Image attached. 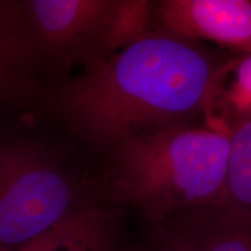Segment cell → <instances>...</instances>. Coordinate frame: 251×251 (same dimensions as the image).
<instances>
[{
  "instance_id": "1",
  "label": "cell",
  "mask_w": 251,
  "mask_h": 251,
  "mask_svg": "<svg viewBox=\"0 0 251 251\" xmlns=\"http://www.w3.org/2000/svg\"><path fill=\"white\" fill-rule=\"evenodd\" d=\"M230 61L196 41L152 30L49 87L35 109L97 162L128 137L191 126L206 114Z\"/></svg>"
},
{
  "instance_id": "2",
  "label": "cell",
  "mask_w": 251,
  "mask_h": 251,
  "mask_svg": "<svg viewBox=\"0 0 251 251\" xmlns=\"http://www.w3.org/2000/svg\"><path fill=\"white\" fill-rule=\"evenodd\" d=\"M97 162L35 109L0 118V251H19L94 202Z\"/></svg>"
},
{
  "instance_id": "3",
  "label": "cell",
  "mask_w": 251,
  "mask_h": 251,
  "mask_svg": "<svg viewBox=\"0 0 251 251\" xmlns=\"http://www.w3.org/2000/svg\"><path fill=\"white\" fill-rule=\"evenodd\" d=\"M229 134L181 127L128 137L97 161L102 200L159 226L175 214L220 205L227 185Z\"/></svg>"
},
{
  "instance_id": "4",
  "label": "cell",
  "mask_w": 251,
  "mask_h": 251,
  "mask_svg": "<svg viewBox=\"0 0 251 251\" xmlns=\"http://www.w3.org/2000/svg\"><path fill=\"white\" fill-rule=\"evenodd\" d=\"M24 5L52 85L111 55L108 31L117 0H24Z\"/></svg>"
},
{
  "instance_id": "5",
  "label": "cell",
  "mask_w": 251,
  "mask_h": 251,
  "mask_svg": "<svg viewBox=\"0 0 251 251\" xmlns=\"http://www.w3.org/2000/svg\"><path fill=\"white\" fill-rule=\"evenodd\" d=\"M51 86L24 0H0V118L34 107Z\"/></svg>"
},
{
  "instance_id": "6",
  "label": "cell",
  "mask_w": 251,
  "mask_h": 251,
  "mask_svg": "<svg viewBox=\"0 0 251 251\" xmlns=\"http://www.w3.org/2000/svg\"><path fill=\"white\" fill-rule=\"evenodd\" d=\"M153 29L191 41H209L243 55L251 52L249 0L153 1Z\"/></svg>"
},
{
  "instance_id": "7",
  "label": "cell",
  "mask_w": 251,
  "mask_h": 251,
  "mask_svg": "<svg viewBox=\"0 0 251 251\" xmlns=\"http://www.w3.org/2000/svg\"><path fill=\"white\" fill-rule=\"evenodd\" d=\"M128 216L107 201L94 202L19 251H130Z\"/></svg>"
},
{
  "instance_id": "8",
  "label": "cell",
  "mask_w": 251,
  "mask_h": 251,
  "mask_svg": "<svg viewBox=\"0 0 251 251\" xmlns=\"http://www.w3.org/2000/svg\"><path fill=\"white\" fill-rule=\"evenodd\" d=\"M162 226L188 251H251V218L230 207L180 212Z\"/></svg>"
},
{
  "instance_id": "9",
  "label": "cell",
  "mask_w": 251,
  "mask_h": 251,
  "mask_svg": "<svg viewBox=\"0 0 251 251\" xmlns=\"http://www.w3.org/2000/svg\"><path fill=\"white\" fill-rule=\"evenodd\" d=\"M224 113L219 122L229 134L241 121L251 118V52L231 59L220 76L206 115Z\"/></svg>"
},
{
  "instance_id": "10",
  "label": "cell",
  "mask_w": 251,
  "mask_h": 251,
  "mask_svg": "<svg viewBox=\"0 0 251 251\" xmlns=\"http://www.w3.org/2000/svg\"><path fill=\"white\" fill-rule=\"evenodd\" d=\"M221 206L251 218V118L229 131L227 185Z\"/></svg>"
},
{
  "instance_id": "11",
  "label": "cell",
  "mask_w": 251,
  "mask_h": 251,
  "mask_svg": "<svg viewBox=\"0 0 251 251\" xmlns=\"http://www.w3.org/2000/svg\"><path fill=\"white\" fill-rule=\"evenodd\" d=\"M153 29V1L117 0L108 31L109 52L136 42Z\"/></svg>"
},
{
  "instance_id": "12",
  "label": "cell",
  "mask_w": 251,
  "mask_h": 251,
  "mask_svg": "<svg viewBox=\"0 0 251 251\" xmlns=\"http://www.w3.org/2000/svg\"><path fill=\"white\" fill-rule=\"evenodd\" d=\"M130 251H188L164 226L141 225L140 236Z\"/></svg>"
}]
</instances>
